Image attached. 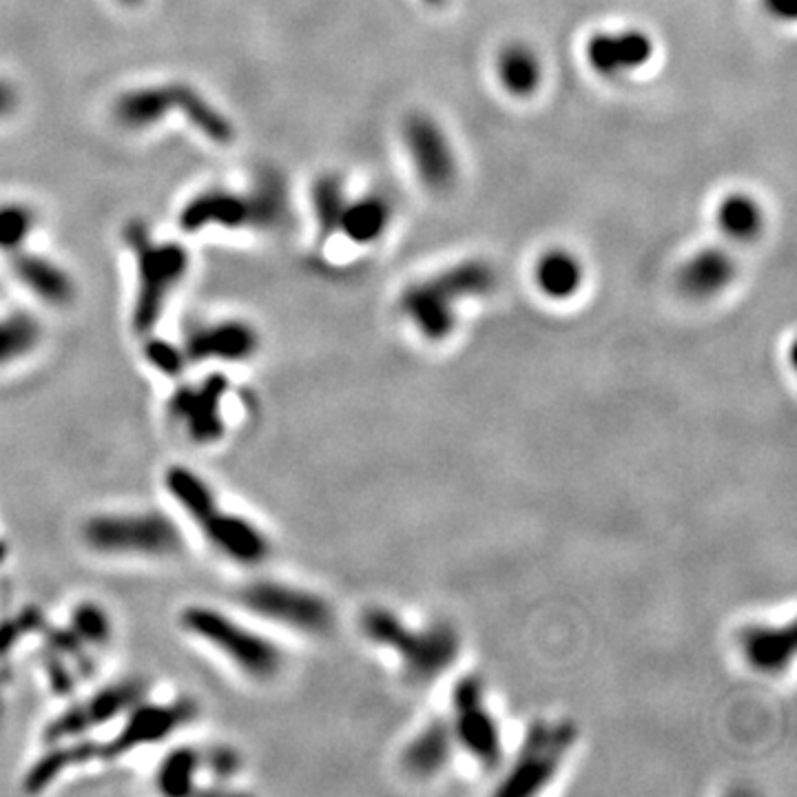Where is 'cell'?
<instances>
[{
	"instance_id": "6da1fadb",
	"label": "cell",
	"mask_w": 797,
	"mask_h": 797,
	"mask_svg": "<svg viewBox=\"0 0 797 797\" xmlns=\"http://www.w3.org/2000/svg\"><path fill=\"white\" fill-rule=\"evenodd\" d=\"M85 550L106 561L158 563L184 552L180 523L162 509H106L87 516L80 525Z\"/></svg>"
},
{
	"instance_id": "7a4b0ae2",
	"label": "cell",
	"mask_w": 797,
	"mask_h": 797,
	"mask_svg": "<svg viewBox=\"0 0 797 797\" xmlns=\"http://www.w3.org/2000/svg\"><path fill=\"white\" fill-rule=\"evenodd\" d=\"M178 625L193 642L215 653L244 681L266 685L284 670L280 644L231 611L193 603L180 611Z\"/></svg>"
},
{
	"instance_id": "3957f363",
	"label": "cell",
	"mask_w": 797,
	"mask_h": 797,
	"mask_svg": "<svg viewBox=\"0 0 797 797\" xmlns=\"http://www.w3.org/2000/svg\"><path fill=\"white\" fill-rule=\"evenodd\" d=\"M496 269L485 259H463L448 269L413 282L398 298V311L428 341H444L457 328V308L496 289Z\"/></svg>"
},
{
	"instance_id": "277c9868",
	"label": "cell",
	"mask_w": 797,
	"mask_h": 797,
	"mask_svg": "<svg viewBox=\"0 0 797 797\" xmlns=\"http://www.w3.org/2000/svg\"><path fill=\"white\" fill-rule=\"evenodd\" d=\"M289 191L280 176L263 173L248 191L209 189L191 198L182 213L180 226L187 233H200L209 226L276 231L289 220Z\"/></svg>"
},
{
	"instance_id": "5b68a950",
	"label": "cell",
	"mask_w": 797,
	"mask_h": 797,
	"mask_svg": "<svg viewBox=\"0 0 797 797\" xmlns=\"http://www.w3.org/2000/svg\"><path fill=\"white\" fill-rule=\"evenodd\" d=\"M124 242L136 257L138 289L131 308V326L138 335H149L162 322L171 295L184 282L191 257L176 242H156L143 222L124 228Z\"/></svg>"
},
{
	"instance_id": "8992f818",
	"label": "cell",
	"mask_w": 797,
	"mask_h": 797,
	"mask_svg": "<svg viewBox=\"0 0 797 797\" xmlns=\"http://www.w3.org/2000/svg\"><path fill=\"white\" fill-rule=\"evenodd\" d=\"M169 113H180L215 145H231L235 141L233 122L204 93L187 82L141 87L122 93L113 102V120L128 131L149 128Z\"/></svg>"
},
{
	"instance_id": "52a82bcc",
	"label": "cell",
	"mask_w": 797,
	"mask_h": 797,
	"mask_svg": "<svg viewBox=\"0 0 797 797\" xmlns=\"http://www.w3.org/2000/svg\"><path fill=\"white\" fill-rule=\"evenodd\" d=\"M361 627L372 642L398 653L413 683H430L450 667L459 653V636L448 625L413 629L388 609H368Z\"/></svg>"
},
{
	"instance_id": "ba28073f",
	"label": "cell",
	"mask_w": 797,
	"mask_h": 797,
	"mask_svg": "<svg viewBox=\"0 0 797 797\" xmlns=\"http://www.w3.org/2000/svg\"><path fill=\"white\" fill-rule=\"evenodd\" d=\"M237 603L252 618L300 633L317 636L335 622L333 607L326 598L276 579L248 581L237 592Z\"/></svg>"
},
{
	"instance_id": "9c48e42d",
	"label": "cell",
	"mask_w": 797,
	"mask_h": 797,
	"mask_svg": "<svg viewBox=\"0 0 797 797\" xmlns=\"http://www.w3.org/2000/svg\"><path fill=\"white\" fill-rule=\"evenodd\" d=\"M233 398V383L222 372L180 383L167 402L173 428L195 448H215L231 433L226 406Z\"/></svg>"
},
{
	"instance_id": "30bf717a",
	"label": "cell",
	"mask_w": 797,
	"mask_h": 797,
	"mask_svg": "<svg viewBox=\"0 0 797 797\" xmlns=\"http://www.w3.org/2000/svg\"><path fill=\"white\" fill-rule=\"evenodd\" d=\"M574 742L576 727L572 722H535L496 793L503 797H523L541 790L552 782Z\"/></svg>"
},
{
	"instance_id": "8fae6325",
	"label": "cell",
	"mask_w": 797,
	"mask_h": 797,
	"mask_svg": "<svg viewBox=\"0 0 797 797\" xmlns=\"http://www.w3.org/2000/svg\"><path fill=\"white\" fill-rule=\"evenodd\" d=\"M195 714L198 707L189 698L173 703H149L143 698L120 718V729L98 747L100 760H117L138 749L160 744L191 722Z\"/></svg>"
},
{
	"instance_id": "7c38bea8",
	"label": "cell",
	"mask_w": 797,
	"mask_h": 797,
	"mask_svg": "<svg viewBox=\"0 0 797 797\" xmlns=\"http://www.w3.org/2000/svg\"><path fill=\"white\" fill-rule=\"evenodd\" d=\"M402 145L419 182L435 191L446 193L459 180V162L452 141L444 124L424 111L411 113L402 124Z\"/></svg>"
},
{
	"instance_id": "4fadbf2b",
	"label": "cell",
	"mask_w": 797,
	"mask_h": 797,
	"mask_svg": "<svg viewBox=\"0 0 797 797\" xmlns=\"http://www.w3.org/2000/svg\"><path fill=\"white\" fill-rule=\"evenodd\" d=\"M195 527L211 552L237 568H259L273 554L269 535L250 516L226 507L222 501Z\"/></svg>"
},
{
	"instance_id": "5bb4252c",
	"label": "cell",
	"mask_w": 797,
	"mask_h": 797,
	"mask_svg": "<svg viewBox=\"0 0 797 797\" xmlns=\"http://www.w3.org/2000/svg\"><path fill=\"white\" fill-rule=\"evenodd\" d=\"M145 698V687L136 681L113 683L100 692H93L89 698L74 705L69 711L60 714L47 725L45 740L47 744L80 740L89 731L106 727L120 720L133 705Z\"/></svg>"
},
{
	"instance_id": "9a60e30c",
	"label": "cell",
	"mask_w": 797,
	"mask_h": 797,
	"mask_svg": "<svg viewBox=\"0 0 797 797\" xmlns=\"http://www.w3.org/2000/svg\"><path fill=\"white\" fill-rule=\"evenodd\" d=\"M454 738L465 747V751L476 757L485 768H496L503 757V744L498 725L494 722L479 678H463L452 698Z\"/></svg>"
},
{
	"instance_id": "2e32d148",
	"label": "cell",
	"mask_w": 797,
	"mask_h": 797,
	"mask_svg": "<svg viewBox=\"0 0 797 797\" xmlns=\"http://www.w3.org/2000/svg\"><path fill=\"white\" fill-rule=\"evenodd\" d=\"M259 348L261 335L246 319H220L211 324H200L187 335L182 344L187 363L195 366L248 363L259 352Z\"/></svg>"
},
{
	"instance_id": "e0dca14e",
	"label": "cell",
	"mask_w": 797,
	"mask_h": 797,
	"mask_svg": "<svg viewBox=\"0 0 797 797\" xmlns=\"http://www.w3.org/2000/svg\"><path fill=\"white\" fill-rule=\"evenodd\" d=\"M653 52V38L642 30L596 32L585 43V63L598 78L618 80L647 67Z\"/></svg>"
},
{
	"instance_id": "ac0fdd59",
	"label": "cell",
	"mask_w": 797,
	"mask_h": 797,
	"mask_svg": "<svg viewBox=\"0 0 797 797\" xmlns=\"http://www.w3.org/2000/svg\"><path fill=\"white\" fill-rule=\"evenodd\" d=\"M8 257L14 278L43 304L54 308H67L74 304L76 282L60 263L43 255L27 252L25 248L14 250Z\"/></svg>"
},
{
	"instance_id": "d6986e66",
	"label": "cell",
	"mask_w": 797,
	"mask_h": 797,
	"mask_svg": "<svg viewBox=\"0 0 797 797\" xmlns=\"http://www.w3.org/2000/svg\"><path fill=\"white\" fill-rule=\"evenodd\" d=\"M738 263L727 248L707 246L694 252L678 271V287L694 300H709L731 287Z\"/></svg>"
},
{
	"instance_id": "ffe728a7",
	"label": "cell",
	"mask_w": 797,
	"mask_h": 797,
	"mask_svg": "<svg viewBox=\"0 0 797 797\" xmlns=\"http://www.w3.org/2000/svg\"><path fill=\"white\" fill-rule=\"evenodd\" d=\"M496 78L514 98L535 96L543 82V60L525 43H509L498 52Z\"/></svg>"
},
{
	"instance_id": "44dd1931",
	"label": "cell",
	"mask_w": 797,
	"mask_h": 797,
	"mask_svg": "<svg viewBox=\"0 0 797 797\" xmlns=\"http://www.w3.org/2000/svg\"><path fill=\"white\" fill-rule=\"evenodd\" d=\"M742 649L753 667L762 672H782L795 653L793 622L786 627L755 625L742 631Z\"/></svg>"
},
{
	"instance_id": "7402d4cb",
	"label": "cell",
	"mask_w": 797,
	"mask_h": 797,
	"mask_svg": "<svg viewBox=\"0 0 797 797\" xmlns=\"http://www.w3.org/2000/svg\"><path fill=\"white\" fill-rule=\"evenodd\" d=\"M390 222H392L390 200L383 198L381 193H368L357 200H348L339 222V233H344L350 242L359 246H368L385 235Z\"/></svg>"
},
{
	"instance_id": "603a6c76",
	"label": "cell",
	"mask_w": 797,
	"mask_h": 797,
	"mask_svg": "<svg viewBox=\"0 0 797 797\" xmlns=\"http://www.w3.org/2000/svg\"><path fill=\"white\" fill-rule=\"evenodd\" d=\"M583 278L585 271L581 259L565 248H552L543 252L535 269L537 287L550 300L574 298L583 287Z\"/></svg>"
},
{
	"instance_id": "cb8c5ba5",
	"label": "cell",
	"mask_w": 797,
	"mask_h": 797,
	"mask_svg": "<svg viewBox=\"0 0 797 797\" xmlns=\"http://www.w3.org/2000/svg\"><path fill=\"white\" fill-rule=\"evenodd\" d=\"M452 747H454L452 725L446 720H435L408 744L404 753V766L419 777L435 775L450 760Z\"/></svg>"
},
{
	"instance_id": "d4e9b609",
	"label": "cell",
	"mask_w": 797,
	"mask_h": 797,
	"mask_svg": "<svg viewBox=\"0 0 797 797\" xmlns=\"http://www.w3.org/2000/svg\"><path fill=\"white\" fill-rule=\"evenodd\" d=\"M41 344L43 326L34 315L25 311L0 315V368H12L30 359Z\"/></svg>"
},
{
	"instance_id": "484cf974",
	"label": "cell",
	"mask_w": 797,
	"mask_h": 797,
	"mask_svg": "<svg viewBox=\"0 0 797 797\" xmlns=\"http://www.w3.org/2000/svg\"><path fill=\"white\" fill-rule=\"evenodd\" d=\"M716 224L733 242H753L764 231V209L749 193H729L716 206Z\"/></svg>"
},
{
	"instance_id": "4316f807",
	"label": "cell",
	"mask_w": 797,
	"mask_h": 797,
	"mask_svg": "<svg viewBox=\"0 0 797 797\" xmlns=\"http://www.w3.org/2000/svg\"><path fill=\"white\" fill-rule=\"evenodd\" d=\"M202 773H204V753L193 747H176L162 757L156 771V786L162 795L171 797L191 795L198 790Z\"/></svg>"
},
{
	"instance_id": "83f0119b",
	"label": "cell",
	"mask_w": 797,
	"mask_h": 797,
	"mask_svg": "<svg viewBox=\"0 0 797 797\" xmlns=\"http://www.w3.org/2000/svg\"><path fill=\"white\" fill-rule=\"evenodd\" d=\"M348 200L350 198L346 193V187L337 176H322L315 180L311 191V202L315 220L324 235L339 233V222Z\"/></svg>"
},
{
	"instance_id": "f1b7e54d",
	"label": "cell",
	"mask_w": 797,
	"mask_h": 797,
	"mask_svg": "<svg viewBox=\"0 0 797 797\" xmlns=\"http://www.w3.org/2000/svg\"><path fill=\"white\" fill-rule=\"evenodd\" d=\"M38 224V215L32 206L12 202L0 206V250L14 252L25 248Z\"/></svg>"
},
{
	"instance_id": "f546056e",
	"label": "cell",
	"mask_w": 797,
	"mask_h": 797,
	"mask_svg": "<svg viewBox=\"0 0 797 797\" xmlns=\"http://www.w3.org/2000/svg\"><path fill=\"white\" fill-rule=\"evenodd\" d=\"M71 633L80 642H87L89 647H104V644H109V640H111V620H109V614L100 605H96V603L80 605L74 611V618H71Z\"/></svg>"
},
{
	"instance_id": "4dcf8cb0",
	"label": "cell",
	"mask_w": 797,
	"mask_h": 797,
	"mask_svg": "<svg viewBox=\"0 0 797 797\" xmlns=\"http://www.w3.org/2000/svg\"><path fill=\"white\" fill-rule=\"evenodd\" d=\"M145 359L165 377H180L182 370L189 366L182 346H173L162 339H149L145 344Z\"/></svg>"
},
{
	"instance_id": "1f68e13d",
	"label": "cell",
	"mask_w": 797,
	"mask_h": 797,
	"mask_svg": "<svg viewBox=\"0 0 797 797\" xmlns=\"http://www.w3.org/2000/svg\"><path fill=\"white\" fill-rule=\"evenodd\" d=\"M764 8L775 21H793L797 12V0H764Z\"/></svg>"
},
{
	"instance_id": "d6a6232c",
	"label": "cell",
	"mask_w": 797,
	"mask_h": 797,
	"mask_svg": "<svg viewBox=\"0 0 797 797\" xmlns=\"http://www.w3.org/2000/svg\"><path fill=\"white\" fill-rule=\"evenodd\" d=\"M16 106H19V93L14 85H10L8 80H0V120L12 115Z\"/></svg>"
},
{
	"instance_id": "836d02e7",
	"label": "cell",
	"mask_w": 797,
	"mask_h": 797,
	"mask_svg": "<svg viewBox=\"0 0 797 797\" xmlns=\"http://www.w3.org/2000/svg\"><path fill=\"white\" fill-rule=\"evenodd\" d=\"M117 3H122V5H126V8H136V5H141V3H145V0H117Z\"/></svg>"
},
{
	"instance_id": "e575fe53",
	"label": "cell",
	"mask_w": 797,
	"mask_h": 797,
	"mask_svg": "<svg viewBox=\"0 0 797 797\" xmlns=\"http://www.w3.org/2000/svg\"><path fill=\"white\" fill-rule=\"evenodd\" d=\"M424 3L430 5V8H441L446 3V0H424Z\"/></svg>"
}]
</instances>
